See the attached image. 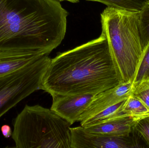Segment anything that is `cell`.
<instances>
[{"label": "cell", "instance_id": "cell-7", "mask_svg": "<svg viewBox=\"0 0 149 148\" xmlns=\"http://www.w3.org/2000/svg\"><path fill=\"white\" fill-rule=\"evenodd\" d=\"M133 91L132 81L122 82L116 87L95 96L87 108L80 117V123L101 111L127 99Z\"/></svg>", "mask_w": 149, "mask_h": 148}, {"label": "cell", "instance_id": "cell-15", "mask_svg": "<svg viewBox=\"0 0 149 148\" xmlns=\"http://www.w3.org/2000/svg\"><path fill=\"white\" fill-rule=\"evenodd\" d=\"M139 27L143 49L149 43V1L140 12Z\"/></svg>", "mask_w": 149, "mask_h": 148}, {"label": "cell", "instance_id": "cell-3", "mask_svg": "<svg viewBox=\"0 0 149 148\" xmlns=\"http://www.w3.org/2000/svg\"><path fill=\"white\" fill-rule=\"evenodd\" d=\"M140 12L108 7L101 14L102 31L106 34L122 82H133L143 54Z\"/></svg>", "mask_w": 149, "mask_h": 148}, {"label": "cell", "instance_id": "cell-2", "mask_svg": "<svg viewBox=\"0 0 149 148\" xmlns=\"http://www.w3.org/2000/svg\"><path fill=\"white\" fill-rule=\"evenodd\" d=\"M68 15L58 0H0V50L49 55L64 38Z\"/></svg>", "mask_w": 149, "mask_h": 148}, {"label": "cell", "instance_id": "cell-10", "mask_svg": "<svg viewBox=\"0 0 149 148\" xmlns=\"http://www.w3.org/2000/svg\"><path fill=\"white\" fill-rule=\"evenodd\" d=\"M142 118L130 116H120L104 122L84 128L90 133L110 136L130 134L136 123Z\"/></svg>", "mask_w": 149, "mask_h": 148}, {"label": "cell", "instance_id": "cell-4", "mask_svg": "<svg viewBox=\"0 0 149 148\" xmlns=\"http://www.w3.org/2000/svg\"><path fill=\"white\" fill-rule=\"evenodd\" d=\"M70 124L52 109L25 105L14 119L11 138L18 148H71Z\"/></svg>", "mask_w": 149, "mask_h": 148}, {"label": "cell", "instance_id": "cell-12", "mask_svg": "<svg viewBox=\"0 0 149 148\" xmlns=\"http://www.w3.org/2000/svg\"><path fill=\"white\" fill-rule=\"evenodd\" d=\"M99 2L108 7L131 12H140L148 2L147 0H87Z\"/></svg>", "mask_w": 149, "mask_h": 148}, {"label": "cell", "instance_id": "cell-11", "mask_svg": "<svg viewBox=\"0 0 149 148\" xmlns=\"http://www.w3.org/2000/svg\"><path fill=\"white\" fill-rule=\"evenodd\" d=\"M126 100L107 108L90 117L84 122L80 123L81 127H87L125 115L123 113L122 109Z\"/></svg>", "mask_w": 149, "mask_h": 148}, {"label": "cell", "instance_id": "cell-17", "mask_svg": "<svg viewBox=\"0 0 149 148\" xmlns=\"http://www.w3.org/2000/svg\"><path fill=\"white\" fill-rule=\"evenodd\" d=\"M134 129L142 140L149 147V116L139 120Z\"/></svg>", "mask_w": 149, "mask_h": 148}, {"label": "cell", "instance_id": "cell-13", "mask_svg": "<svg viewBox=\"0 0 149 148\" xmlns=\"http://www.w3.org/2000/svg\"><path fill=\"white\" fill-rule=\"evenodd\" d=\"M124 114L143 118L149 116V108L141 101L132 94L126 100L122 109Z\"/></svg>", "mask_w": 149, "mask_h": 148}, {"label": "cell", "instance_id": "cell-19", "mask_svg": "<svg viewBox=\"0 0 149 148\" xmlns=\"http://www.w3.org/2000/svg\"><path fill=\"white\" fill-rule=\"evenodd\" d=\"M58 1H68L70 2H72V3H77L79 1V0H58Z\"/></svg>", "mask_w": 149, "mask_h": 148}, {"label": "cell", "instance_id": "cell-14", "mask_svg": "<svg viewBox=\"0 0 149 148\" xmlns=\"http://www.w3.org/2000/svg\"><path fill=\"white\" fill-rule=\"evenodd\" d=\"M149 79V43L143 50V54L133 81V88L141 81Z\"/></svg>", "mask_w": 149, "mask_h": 148}, {"label": "cell", "instance_id": "cell-20", "mask_svg": "<svg viewBox=\"0 0 149 148\" xmlns=\"http://www.w3.org/2000/svg\"><path fill=\"white\" fill-rule=\"evenodd\" d=\"M147 1H149V0H147Z\"/></svg>", "mask_w": 149, "mask_h": 148}, {"label": "cell", "instance_id": "cell-5", "mask_svg": "<svg viewBox=\"0 0 149 148\" xmlns=\"http://www.w3.org/2000/svg\"><path fill=\"white\" fill-rule=\"evenodd\" d=\"M51 59L44 55L30 64L0 77V118L20 102L41 89Z\"/></svg>", "mask_w": 149, "mask_h": 148}, {"label": "cell", "instance_id": "cell-8", "mask_svg": "<svg viewBox=\"0 0 149 148\" xmlns=\"http://www.w3.org/2000/svg\"><path fill=\"white\" fill-rule=\"evenodd\" d=\"M95 95L86 94L53 96L51 109L72 125L79 121L81 116L87 108Z\"/></svg>", "mask_w": 149, "mask_h": 148}, {"label": "cell", "instance_id": "cell-9", "mask_svg": "<svg viewBox=\"0 0 149 148\" xmlns=\"http://www.w3.org/2000/svg\"><path fill=\"white\" fill-rule=\"evenodd\" d=\"M44 55L21 50H0V77L30 64Z\"/></svg>", "mask_w": 149, "mask_h": 148}, {"label": "cell", "instance_id": "cell-6", "mask_svg": "<svg viewBox=\"0 0 149 148\" xmlns=\"http://www.w3.org/2000/svg\"><path fill=\"white\" fill-rule=\"evenodd\" d=\"M71 148H141L134 129L129 134L110 136L90 133L82 127L70 128Z\"/></svg>", "mask_w": 149, "mask_h": 148}, {"label": "cell", "instance_id": "cell-18", "mask_svg": "<svg viewBox=\"0 0 149 148\" xmlns=\"http://www.w3.org/2000/svg\"><path fill=\"white\" fill-rule=\"evenodd\" d=\"M1 131L3 137L5 138H9L11 136L12 131L11 127L8 125H4L1 127Z\"/></svg>", "mask_w": 149, "mask_h": 148}, {"label": "cell", "instance_id": "cell-1", "mask_svg": "<svg viewBox=\"0 0 149 148\" xmlns=\"http://www.w3.org/2000/svg\"><path fill=\"white\" fill-rule=\"evenodd\" d=\"M122 82L106 34L102 30L97 39L51 59L40 89L52 96L96 95Z\"/></svg>", "mask_w": 149, "mask_h": 148}, {"label": "cell", "instance_id": "cell-16", "mask_svg": "<svg viewBox=\"0 0 149 148\" xmlns=\"http://www.w3.org/2000/svg\"><path fill=\"white\" fill-rule=\"evenodd\" d=\"M131 94L141 101L149 108V79L141 81L134 87Z\"/></svg>", "mask_w": 149, "mask_h": 148}]
</instances>
